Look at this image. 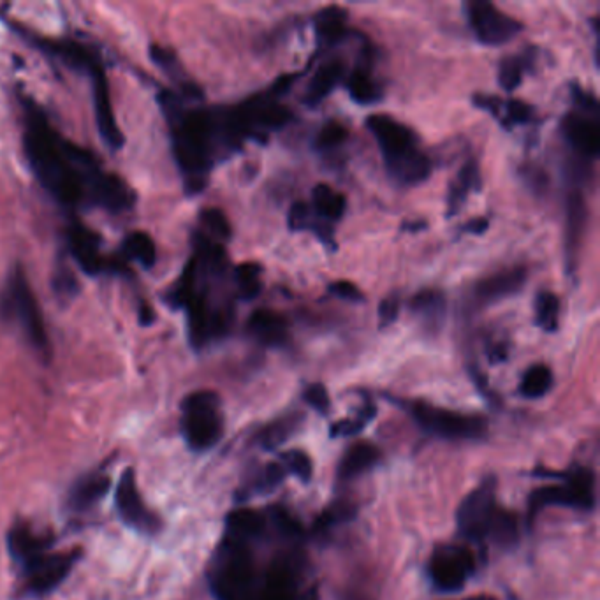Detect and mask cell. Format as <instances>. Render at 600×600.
<instances>
[{
    "label": "cell",
    "mask_w": 600,
    "mask_h": 600,
    "mask_svg": "<svg viewBox=\"0 0 600 600\" xmlns=\"http://www.w3.org/2000/svg\"><path fill=\"white\" fill-rule=\"evenodd\" d=\"M23 148L32 173L64 206H97L122 213L136 203L131 185L106 171L87 148L55 131L43 110L30 99L25 101Z\"/></svg>",
    "instance_id": "obj_1"
},
{
    "label": "cell",
    "mask_w": 600,
    "mask_h": 600,
    "mask_svg": "<svg viewBox=\"0 0 600 600\" xmlns=\"http://www.w3.org/2000/svg\"><path fill=\"white\" fill-rule=\"evenodd\" d=\"M280 463L284 465L287 474L300 479L301 483H308L314 474V465L307 453H303L300 449L286 451L280 454Z\"/></svg>",
    "instance_id": "obj_37"
},
{
    "label": "cell",
    "mask_w": 600,
    "mask_h": 600,
    "mask_svg": "<svg viewBox=\"0 0 600 600\" xmlns=\"http://www.w3.org/2000/svg\"><path fill=\"white\" fill-rule=\"evenodd\" d=\"M410 418L418 423L423 432L442 440H481L488 433V421L477 414H465L458 410L442 409L425 402L402 405Z\"/></svg>",
    "instance_id": "obj_9"
},
{
    "label": "cell",
    "mask_w": 600,
    "mask_h": 600,
    "mask_svg": "<svg viewBox=\"0 0 600 600\" xmlns=\"http://www.w3.org/2000/svg\"><path fill=\"white\" fill-rule=\"evenodd\" d=\"M366 127L381 148L388 175L396 183L425 182L432 173V162L419 150L418 136L407 125L388 115H372L366 120Z\"/></svg>",
    "instance_id": "obj_5"
},
{
    "label": "cell",
    "mask_w": 600,
    "mask_h": 600,
    "mask_svg": "<svg viewBox=\"0 0 600 600\" xmlns=\"http://www.w3.org/2000/svg\"><path fill=\"white\" fill-rule=\"evenodd\" d=\"M541 476L558 477L562 483L542 486L528 497L527 523L532 525L546 507H569L581 513H590L597 504V479L588 467H572L562 474L544 472Z\"/></svg>",
    "instance_id": "obj_7"
},
{
    "label": "cell",
    "mask_w": 600,
    "mask_h": 600,
    "mask_svg": "<svg viewBox=\"0 0 600 600\" xmlns=\"http://www.w3.org/2000/svg\"><path fill=\"white\" fill-rule=\"evenodd\" d=\"M315 34L321 46H333L347 34V13L337 6L322 9L315 16Z\"/></svg>",
    "instance_id": "obj_22"
},
{
    "label": "cell",
    "mask_w": 600,
    "mask_h": 600,
    "mask_svg": "<svg viewBox=\"0 0 600 600\" xmlns=\"http://www.w3.org/2000/svg\"><path fill=\"white\" fill-rule=\"evenodd\" d=\"M565 140L585 161H592L600 152V127L595 118L585 113H569L562 122Z\"/></svg>",
    "instance_id": "obj_15"
},
{
    "label": "cell",
    "mask_w": 600,
    "mask_h": 600,
    "mask_svg": "<svg viewBox=\"0 0 600 600\" xmlns=\"http://www.w3.org/2000/svg\"><path fill=\"white\" fill-rule=\"evenodd\" d=\"M115 507H117L118 518L122 520L125 527L131 528L134 532L148 537H154L161 532V518L145 504L138 488L136 474L131 467L125 469L118 479Z\"/></svg>",
    "instance_id": "obj_12"
},
{
    "label": "cell",
    "mask_w": 600,
    "mask_h": 600,
    "mask_svg": "<svg viewBox=\"0 0 600 600\" xmlns=\"http://www.w3.org/2000/svg\"><path fill=\"white\" fill-rule=\"evenodd\" d=\"M261 266L256 263H243L238 266L235 270V284L238 296L242 300H256L261 289H263V282H261Z\"/></svg>",
    "instance_id": "obj_33"
},
{
    "label": "cell",
    "mask_w": 600,
    "mask_h": 600,
    "mask_svg": "<svg viewBox=\"0 0 600 600\" xmlns=\"http://www.w3.org/2000/svg\"><path fill=\"white\" fill-rule=\"evenodd\" d=\"M201 96L198 87L164 90L159 96L164 117L171 131V148L183 176L185 189L196 194L205 189L213 164L227 154L220 132L217 108H187V99Z\"/></svg>",
    "instance_id": "obj_3"
},
{
    "label": "cell",
    "mask_w": 600,
    "mask_h": 600,
    "mask_svg": "<svg viewBox=\"0 0 600 600\" xmlns=\"http://www.w3.org/2000/svg\"><path fill=\"white\" fill-rule=\"evenodd\" d=\"M303 400H305L307 405H310L315 412H319L321 416H326V414L330 412V395H328V389L324 388L322 384H310V386L303 391Z\"/></svg>",
    "instance_id": "obj_42"
},
{
    "label": "cell",
    "mask_w": 600,
    "mask_h": 600,
    "mask_svg": "<svg viewBox=\"0 0 600 600\" xmlns=\"http://www.w3.org/2000/svg\"><path fill=\"white\" fill-rule=\"evenodd\" d=\"M53 544V535L37 532L29 523H16L9 530V557L18 567L23 592L29 597L55 592L81 560V549L53 553Z\"/></svg>",
    "instance_id": "obj_4"
},
{
    "label": "cell",
    "mask_w": 600,
    "mask_h": 600,
    "mask_svg": "<svg viewBox=\"0 0 600 600\" xmlns=\"http://www.w3.org/2000/svg\"><path fill=\"white\" fill-rule=\"evenodd\" d=\"M345 198L342 194H338L335 189H331L326 183L315 185L312 191V212L324 220V222H335L342 219L345 212Z\"/></svg>",
    "instance_id": "obj_27"
},
{
    "label": "cell",
    "mask_w": 600,
    "mask_h": 600,
    "mask_svg": "<svg viewBox=\"0 0 600 600\" xmlns=\"http://www.w3.org/2000/svg\"><path fill=\"white\" fill-rule=\"evenodd\" d=\"M567 220H565V252L569 257V266L574 264V257L578 256L581 240L585 236L586 220H588V210H586L585 198L583 192L572 191L567 196Z\"/></svg>",
    "instance_id": "obj_19"
},
{
    "label": "cell",
    "mask_w": 600,
    "mask_h": 600,
    "mask_svg": "<svg viewBox=\"0 0 600 600\" xmlns=\"http://www.w3.org/2000/svg\"><path fill=\"white\" fill-rule=\"evenodd\" d=\"M382 453L372 442H356L345 451L338 463L337 477L340 483H349L374 469L381 461Z\"/></svg>",
    "instance_id": "obj_18"
},
{
    "label": "cell",
    "mask_w": 600,
    "mask_h": 600,
    "mask_svg": "<svg viewBox=\"0 0 600 600\" xmlns=\"http://www.w3.org/2000/svg\"><path fill=\"white\" fill-rule=\"evenodd\" d=\"M263 537L243 539L224 532L208 567L215 600H319L317 583L310 579L305 539L282 537L279 548L261 562Z\"/></svg>",
    "instance_id": "obj_2"
},
{
    "label": "cell",
    "mask_w": 600,
    "mask_h": 600,
    "mask_svg": "<svg viewBox=\"0 0 600 600\" xmlns=\"http://www.w3.org/2000/svg\"><path fill=\"white\" fill-rule=\"evenodd\" d=\"M289 229L291 231H312L315 236H319V240L326 245L333 247V229H331L330 222H324L319 219L312 208L298 201L291 206L289 210Z\"/></svg>",
    "instance_id": "obj_23"
},
{
    "label": "cell",
    "mask_w": 600,
    "mask_h": 600,
    "mask_svg": "<svg viewBox=\"0 0 600 600\" xmlns=\"http://www.w3.org/2000/svg\"><path fill=\"white\" fill-rule=\"evenodd\" d=\"M201 224L205 227V233L219 242H226L231 236V226L226 215L217 208H208L201 213Z\"/></svg>",
    "instance_id": "obj_39"
},
{
    "label": "cell",
    "mask_w": 600,
    "mask_h": 600,
    "mask_svg": "<svg viewBox=\"0 0 600 600\" xmlns=\"http://www.w3.org/2000/svg\"><path fill=\"white\" fill-rule=\"evenodd\" d=\"M122 257L125 261L138 263L143 268H152L157 261V247L152 236L145 231H134L122 243Z\"/></svg>",
    "instance_id": "obj_29"
},
{
    "label": "cell",
    "mask_w": 600,
    "mask_h": 600,
    "mask_svg": "<svg viewBox=\"0 0 600 600\" xmlns=\"http://www.w3.org/2000/svg\"><path fill=\"white\" fill-rule=\"evenodd\" d=\"M55 289L60 296H73L74 289H76V280H74L73 273L67 270V266H60V270H57V277H55Z\"/></svg>",
    "instance_id": "obj_45"
},
{
    "label": "cell",
    "mask_w": 600,
    "mask_h": 600,
    "mask_svg": "<svg viewBox=\"0 0 600 600\" xmlns=\"http://www.w3.org/2000/svg\"><path fill=\"white\" fill-rule=\"evenodd\" d=\"M398 314H400V300L396 296H388L379 307V324H381V328L391 326L396 321Z\"/></svg>",
    "instance_id": "obj_44"
},
{
    "label": "cell",
    "mask_w": 600,
    "mask_h": 600,
    "mask_svg": "<svg viewBox=\"0 0 600 600\" xmlns=\"http://www.w3.org/2000/svg\"><path fill=\"white\" fill-rule=\"evenodd\" d=\"M481 187V173L477 168V162H467L458 173L456 182L453 183L451 191H449V198H447V210H449V217H453L454 213L460 210L465 199L469 196L470 191H477Z\"/></svg>",
    "instance_id": "obj_26"
},
{
    "label": "cell",
    "mask_w": 600,
    "mask_h": 600,
    "mask_svg": "<svg viewBox=\"0 0 600 600\" xmlns=\"http://www.w3.org/2000/svg\"><path fill=\"white\" fill-rule=\"evenodd\" d=\"M553 384H555V377L549 366H530L525 375L521 377L520 393L528 400H539L542 396L548 395Z\"/></svg>",
    "instance_id": "obj_30"
},
{
    "label": "cell",
    "mask_w": 600,
    "mask_h": 600,
    "mask_svg": "<svg viewBox=\"0 0 600 600\" xmlns=\"http://www.w3.org/2000/svg\"><path fill=\"white\" fill-rule=\"evenodd\" d=\"M467 20L477 41L486 46H502L520 34L521 23L486 0H470L465 4Z\"/></svg>",
    "instance_id": "obj_13"
},
{
    "label": "cell",
    "mask_w": 600,
    "mask_h": 600,
    "mask_svg": "<svg viewBox=\"0 0 600 600\" xmlns=\"http://www.w3.org/2000/svg\"><path fill=\"white\" fill-rule=\"evenodd\" d=\"M328 293L338 298V300L349 301V303H363L365 301V296L359 291V287L349 282V280L333 282L328 287Z\"/></svg>",
    "instance_id": "obj_43"
},
{
    "label": "cell",
    "mask_w": 600,
    "mask_h": 600,
    "mask_svg": "<svg viewBox=\"0 0 600 600\" xmlns=\"http://www.w3.org/2000/svg\"><path fill=\"white\" fill-rule=\"evenodd\" d=\"M0 314L4 321L15 324L27 344L41 356H50V337L46 331L44 317L30 287L29 279L22 268H15L6 279L0 293Z\"/></svg>",
    "instance_id": "obj_6"
},
{
    "label": "cell",
    "mask_w": 600,
    "mask_h": 600,
    "mask_svg": "<svg viewBox=\"0 0 600 600\" xmlns=\"http://www.w3.org/2000/svg\"><path fill=\"white\" fill-rule=\"evenodd\" d=\"M345 140H347V129L344 125L338 124V122H328L315 136V147L322 152H328V150L340 147Z\"/></svg>",
    "instance_id": "obj_40"
},
{
    "label": "cell",
    "mask_w": 600,
    "mask_h": 600,
    "mask_svg": "<svg viewBox=\"0 0 600 600\" xmlns=\"http://www.w3.org/2000/svg\"><path fill=\"white\" fill-rule=\"evenodd\" d=\"M476 574V553L467 544H444L433 549L428 578L442 593H458Z\"/></svg>",
    "instance_id": "obj_11"
},
{
    "label": "cell",
    "mask_w": 600,
    "mask_h": 600,
    "mask_svg": "<svg viewBox=\"0 0 600 600\" xmlns=\"http://www.w3.org/2000/svg\"><path fill=\"white\" fill-rule=\"evenodd\" d=\"M460 600H497L495 597H491V595H474V597H467V599Z\"/></svg>",
    "instance_id": "obj_47"
},
{
    "label": "cell",
    "mask_w": 600,
    "mask_h": 600,
    "mask_svg": "<svg viewBox=\"0 0 600 600\" xmlns=\"http://www.w3.org/2000/svg\"><path fill=\"white\" fill-rule=\"evenodd\" d=\"M356 513H358V505L352 504L351 500H337L326 511L319 514V518L310 528V534L315 537H324V535L330 534L333 528L354 520Z\"/></svg>",
    "instance_id": "obj_28"
},
{
    "label": "cell",
    "mask_w": 600,
    "mask_h": 600,
    "mask_svg": "<svg viewBox=\"0 0 600 600\" xmlns=\"http://www.w3.org/2000/svg\"><path fill=\"white\" fill-rule=\"evenodd\" d=\"M525 282H527V271L521 270V268L500 271L497 275L488 277L477 284L474 289V298L481 305H491L495 301L504 300L507 296H513L521 291Z\"/></svg>",
    "instance_id": "obj_17"
},
{
    "label": "cell",
    "mask_w": 600,
    "mask_h": 600,
    "mask_svg": "<svg viewBox=\"0 0 600 600\" xmlns=\"http://www.w3.org/2000/svg\"><path fill=\"white\" fill-rule=\"evenodd\" d=\"M558 317H560V300L551 291H541L535 300V322L546 333H555L558 330Z\"/></svg>",
    "instance_id": "obj_34"
},
{
    "label": "cell",
    "mask_w": 600,
    "mask_h": 600,
    "mask_svg": "<svg viewBox=\"0 0 600 600\" xmlns=\"http://www.w3.org/2000/svg\"><path fill=\"white\" fill-rule=\"evenodd\" d=\"M287 472L284 469L282 463H268L261 474L247 486V495H261V493H268V491L275 490L284 479H286Z\"/></svg>",
    "instance_id": "obj_36"
},
{
    "label": "cell",
    "mask_w": 600,
    "mask_h": 600,
    "mask_svg": "<svg viewBox=\"0 0 600 600\" xmlns=\"http://www.w3.org/2000/svg\"><path fill=\"white\" fill-rule=\"evenodd\" d=\"M344 74L345 66L342 60H330V62L322 64L315 71L312 80L308 81L307 90L303 94V103L310 106V108L319 106L338 87V83L342 81Z\"/></svg>",
    "instance_id": "obj_21"
},
{
    "label": "cell",
    "mask_w": 600,
    "mask_h": 600,
    "mask_svg": "<svg viewBox=\"0 0 600 600\" xmlns=\"http://www.w3.org/2000/svg\"><path fill=\"white\" fill-rule=\"evenodd\" d=\"M500 507L497 502V479L490 476L461 500L456 513L458 534L465 541L483 544L488 541L491 521Z\"/></svg>",
    "instance_id": "obj_10"
},
{
    "label": "cell",
    "mask_w": 600,
    "mask_h": 600,
    "mask_svg": "<svg viewBox=\"0 0 600 600\" xmlns=\"http://www.w3.org/2000/svg\"><path fill=\"white\" fill-rule=\"evenodd\" d=\"M410 310L428 326L439 328L446 317V296L435 289H425L412 298Z\"/></svg>",
    "instance_id": "obj_25"
},
{
    "label": "cell",
    "mask_w": 600,
    "mask_h": 600,
    "mask_svg": "<svg viewBox=\"0 0 600 600\" xmlns=\"http://www.w3.org/2000/svg\"><path fill=\"white\" fill-rule=\"evenodd\" d=\"M375 412H377V409H375L374 405L366 403L365 407L359 410L354 418L342 419V421H338L335 425H331V437L333 439H344V437L358 435L375 418Z\"/></svg>",
    "instance_id": "obj_35"
},
{
    "label": "cell",
    "mask_w": 600,
    "mask_h": 600,
    "mask_svg": "<svg viewBox=\"0 0 600 600\" xmlns=\"http://www.w3.org/2000/svg\"><path fill=\"white\" fill-rule=\"evenodd\" d=\"M301 425L300 414H291L286 418L275 419L270 425L264 426L261 432L256 435V442L264 449H273L280 446L282 442H286L294 430H298Z\"/></svg>",
    "instance_id": "obj_31"
},
{
    "label": "cell",
    "mask_w": 600,
    "mask_h": 600,
    "mask_svg": "<svg viewBox=\"0 0 600 600\" xmlns=\"http://www.w3.org/2000/svg\"><path fill=\"white\" fill-rule=\"evenodd\" d=\"M504 113L498 117L500 124H504L505 127H511V125H525L534 118V110L523 101H507L502 103Z\"/></svg>",
    "instance_id": "obj_41"
},
{
    "label": "cell",
    "mask_w": 600,
    "mask_h": 600,
    "mask_svg": "<svg viewBox=\"0 0 600 600\" xmlns=\"http://www.w3.org/2000/svg\"><path fill=\"white\" fill-rule=\"evenodd\" d=\"M488 226L490 224L486 219L469 220L465 226L461 227V233H465V235H483Z\"/></svg>",
    "instance_id": "obj_46"
},
{
    "label": "cell",
    "mask_w": 600,
    "mask_h": 600,
    "mask_svg": "<svg viewBox=\"0 0 600 600\" xmlns=\"http://www.w3.org/2000/svg\"><path fill=\"white\" fill-rule=\"evenodd\" d=\"M527 69V62L523 57H507L500 62L498 67V83L505 92H514L520 87L523 73Z\"/></svg>",
    "instance_id": "obj_38"
},
{
    "label": "cell",
    "mask_w": 600,
    "mask_h": 600,
    "mask_svg": "<svg viewBox=\"0 0 600 600\" xmlns=\"http://www.w3.org/2000/svg\"><path fill=\"white\" fill-rule=\"evenodd\" d=\"M180 430L192 453H206L219 444L224 435V414L219 395L199 389L182 402Z\"/></svg>",
    "instance_id": "obj_8"
},
{
    "label": "cell",
    "mask_w": 600,
    "mask_h": 600,
    "mask_svg": "<svg viewBox=\"0 0 600 600\" xmlns=\"http://www.w3.org/2000/svg\"><path fill=\"white\" fill-rule=\"evenodd\" d=\"M67 247L71 250L74 263L80 266L87 275H101V273H118L125 271L124 259H110L103 254L101 238L83 224H73L67 229Z\"/></svg>",
    "instance_id": "obj_14"
},
{
    "label": "cell",
    "mask_w": 600,
    "mask_h": 600,
    "mask_svg": "<svg viewBox=\"0 0 600 600\" xmlns=\"http://www.w3.org/2000/svg\"><path fill=\"white\" fill-rule=\"evenodd\" d=\"M347 90H349L352 101L363 104V106L381 101V87L375 83L370 74L366 73L365 69H356V71L349 74Z\"/></svg>",
    "instance_id": "obj_32"
},
{
    "label": "cell",
    "mask_w": 600,
    "mask_h": 600,
    "mask_svg": "<svg viewBox=\"0 0 600 600\" xmlns=\"http://www.w3.org/2000/svg\"><path fill=\"white\" fill-rule=\"evenodd\" d=\"M110 488L111 477L106 472H88L71 486L67 495V507L76 514L87 513L103 500Z\"/></svg>",
    "instance_id": "obj_16"
},
{
    "label": "cell",
    "mask_w": 600,
    "mask_h": 600,
    "mask_svg": "<svg viewBox=\"0 0 600 600\" xmlns=\"http://www.w3.org/2000/svg\"><path fill=\"white\" fill-rule=\"evenodd\" d=\"M247 328L250 335L266 347H282L289 338L286 319L271 310H256L250 315Z\"/></svg>",
    "instance_id": "obj_20"
},
{
    "label": "cell",
    "mask_w": 600,
    "mask_h": 600,
    "mask_svg": "<svg viewBox=\"0 0 600 600\" xmlns=\"http://www.w3.org/2000/svg\"><path fill=\"white\" fill-rule=\"evenodd\" d=\"M488 541L493 542L500 549H513L520 541V520L513 511L498 507L495 518L491 521Z\"/></svg>",
    "instance_id": "obj_24"
}]
</instances>
